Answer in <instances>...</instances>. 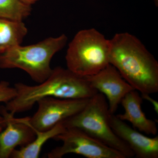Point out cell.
Segmentation results:
<instances>
[{
  "instance_id": "12",
  "label": "cell",
  "mask_w": 158,
  "mask_h": 158,
  "mask_svg": "<svg viewBox=\"0 0 158 158\" xmlns=\"http://www.w3.org/2000/svg\"><path fill=\"white\" fill-rule=\"evenodd\" d=\"M27 33L23 21L0 18V55L21 45Z\"/></svg>"
},
{
  "instance_id": "19",
  "label": "cell",
  "mask_w": 158,
  "mask_h": 158,
  "mask_svg": "<svg viewBox=\"0 0 158 158\" xmlns=\"http://www.w3.org/2000/svg\"><path fill=\"white\" fill-rule=\"evenodd\" d=\"M155 1L156 2H158V0H155Z\"/></svg>"
},
{
  "instance_id": "16",
  "label": "cell",
  "mask_w": 158,
  "mask_h": 158,
  "mask_svg": "<svg viewBox=\"0 0 158 158\" xmlns=\"http://www.w3.org/2000/svg\"><path fill=\"white\" fill-rule=\"evenodd\" d=\"M142 98L143 99L146 100L152 105L154 110L156 111V113H158V103L156 100L152 98L150 96L149 94H141Z\"/></svg>"
},
{
  "instance_id": "4",
  "label": "cell",
  "mask_w": 158,
  "mask_h": 158,
  "mask_svg": "<svg viewBox=\"0 0 158 158\" xmlns=\"http://www.w3.org/2000/svg\"><path fill=\"white\" fill-rule=\"evenodd\" d=\"M111 113L106 99L98 93L89 99L85 107L62 123L66 128L82 131L113 149L126 158L135 156L127 144L115 134L110 124Z\"/></svg>"
},
{
  "instance_id": "15",
  "label": "cell",
  "mask_w": 158,
  "mask_h": 158,
  "mask_svg": "<svg viewBox=\"0 0 158 158\" xmlns=\"http://www.w3.org/2000/svg\"><path fill=\"white\" fill-rule=\"evenodd\" d=\"M16 89L6 81L0 82V103L8 102L16 96Z\"/></svg>"
},
{
  "instance_id": "14",
  "label": "cell",
  "mask_w": 158,
  "mask_h": 158,
  "mask_svg": "<svg viewBox=\"0 0 158 158\" xmlns=\"http://www.w3.org/2000/svg\"><path fill=\"white\" fill-rule=\"evenodd\" d=\"M31 11V6L20 0H0V18L23 21Z\"/></svg>"
},
{
  "instance_id": "17",
  "label": "cell",
  "mask_w": 158,
  "mask_h": 158,
  "mask_svg": "<svg viewBox=\"0 0 158 158\" xmlns=\"http://www.w3.org/2000/svg\"><path fill=\"white\" fill-rule=\"evenodd\" d=\"M6 124V118L2 115H0V132L5 127Z\"/></svg>"
},
{
  "instance_id": "2",
  "label": "cell",
  "mask_w": 158,
  "mask_h": 158,
  "mask_svg": "<svg viewBox=\"0 0 158 158\" xmlns=\"http://www.w3.org/2000/svg\"><path fill=\"white\" fill-rule=\"evenodd\" d=\"M14 87L17 92L16 96L4 107L13 116L31 110L38 101L44 98L86 99L98 93L90 86L85 77L61 67L53 69L49 77L39 85L31 86L18 83Z\"/></svg>"
},
{
  "instance_id": "9",
  "label": "cell",
  "mask_w": 158,
  "mask_h": 158,
  "mask_svg": "<svg viewBox=\"0 0 158 158\" xmlns=\"http://www.w3.org/2000/svg\"><path fill=\"white\" fill-rule=\"evenodd\" d=\"M0 111L6 119V126L0 132V158H9L18 146L32 142L36 133L29 123V117L15 118L4 107Z\"/></svg>"
},
{
  "instance_id": "13",
  "label": "cell",
  "mask_w": 158,
  "mask_h": 158,
  "mask_svg": "<svg viewBox=\"0 0 158 158\" xmlns=\"http://www.w3.org/2000/svg\"><path fill=\"white\" fill-rule=\"evenodd\" d=\"M66 128L62 123H58L50 129L44 131L35 130L36 136L27 145L19 149H15L11 154L12 158H37L39 157L43 146L48 140L54 139L59 134L63 132Z\"/></svg>"
},
{
  "instance_id": "8",
  "label": "cell",
  "mask_w": 158,
  "mask_h": 158,
  "mask_svg": "<svg viewBox=\"0 0 158 158\" xmlns=\"http://www.w3.org/2000/svg\"><path fill=\"white\" fill-rule=\"evenodd\" d=\"M85 77L92 88L104 95L111 114H115L124 96L135 90L110 64L98 73Z\"/></svg>"
},
{
  "instance_id": "6",
  "label": "cell",
  "mask_w": 158,
  "mask_h": 158,
  "mask_svg": "<svg viewBox=\"0 0 158 158\" xmlns=\"http://www.w3.org/2000/svg\"><path fill=\"white\" fill-rule=\"evenodd\" d=\"M54 139L62 144L48 153L49 158H61L71 153L87 158H126L119 152L77 129L66 128Z\"/></svg>"
},
{
  "instance_id": "3",
  "label": "cell",
  "mask_w": 158,
  "mask_h": 158,
  "mask_svg": "<svg viewBox=\"0 0 158 158\" xmlns=\"http://www.w3.org/2000/svg\"><path fill=\"white\" fill-rule=\"evenodd\" d=\"M67 40L66 35L62 34L31 45L15 47L0 55V68L19 69L35 82L42 83L52 73L53 57L65 46Z\"/></svg>"
},
{
  "instance_id": "11",
  "label": "cell",
  "mask_w": 158,
  "mask_h": 158,
  "mask_svg": "<svg viewBox=\"0 0 158 158\" xmlns=\"http://www.w3.org/2000/svg\"><path fill=\"white\" fill-rule=\"evenodd\" d=\"M139 92L134 90L127 93L121 104L124 112L116 116L124 121H128L133 127L147 135H156L158 129L156 122L148 118L141 108L143 99Z\"/></svg>"
},
{
  "instance_id": "5",
  "label": "cell",
  "mask_w": 158,
  "mask_h": 158,
  "mask_svg": "<svg viewBox=\"0 0 158 158\" xmlns=\"http://www.w3.org/2000/svg\"><path fill=\"white\" fill-rule=\"evenodd\" d=\"M110 40L96 29L81 30L69 43L67 68L83 77L93 75L110 64Z\"/></svg>"
},
{
  "instance_id": "7",
  "label": "cell",
  "mask_w": 158,
  "mask_h": 158,
  "mask_svg": "<svg viewBox=\"0 0 158 158\" xmlns=\"http://www.w3.org/2000/svg\"><path fill=\"white\" fill-rule=\"evenodd\" d=\"M90 99H75L53 97L40 99L37 102V112L32 117H29V123L37 131L50 129L81 111Z\"/></svg>"
},
{
  "instance_id": "18",
  "label": "cell",
  "mask_w": 158,
  "mask_h": 158,
  "mask_svg": "<svg viewBox=\"0 0 158 158\" xmlns=\"http://www.w3.org/2000/svg\"><path fill=\"white\" fill-rule=\"evenodd\" d=\"M20 1H21L24 4L31 6V5L35 4L38 0H20Z\"/></svg>"
},
{
  "instance_id": "1",
  "label": "cell",
  "mask_w": 158,
  "mask_h": 158,
  "mask_svg": "<svg viewBox=\"0 0 158 158\" xmlns=\"http://www.w3.org/2000/svg\"><path fill=\"white\" fill-rule=\"evenodd\" d=\"M110 63L141 94L158 92V62L137 37L117 33L110 40Z\"/></svg>"
},
{
  "instance_id": "10",
  "label": "cell",
  "mask_w": 158,
  "mask_h": 158,
  "mask_svg": "<svg viewBox=\"0 0 158 158\" xmlns=\"http://www.w3.org/2000/svg\"><path fill=\"white\" fill-rule=\"evenodd\" d=\"M110 124L115 134L127 144L135 157L158 158V136L145 135L114 114L110 116Z\"/></svg>"
}]
</instances>
